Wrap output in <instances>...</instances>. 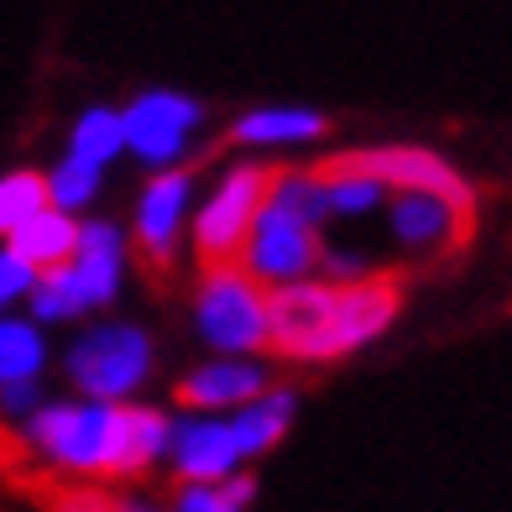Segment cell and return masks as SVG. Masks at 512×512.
<instances>
[{
	"mask_svg": "<svg viewBox=\"0 0 512 512\" xmlns=\"http://www.w3.org/2000/svg\"><path fill=\"white\" fill-rule=\"evenodd\" d=\"M173 424L157 408L136 403H53L32 418V445L48 455L58 471L74 476H142L147 465L168 450Z\"/></svg>",
	"mask_w": 512,
	"mask_h": 512,
	"instance_id": "6da1fadb",
	"label": "cell"
},
{
	"mask_svg": "<svg viewBox=\"0 0 512 512\" xmlns=\"http://www.w3.org/2000/svg\"><path fill=\"white\" fill-rule=\"evenodd\" d=\"M277 178H283L277 162H251V168H230L225 173V183L209 194V204L199 209V220H194L199 277L204 272H225V267H246V246H251L256 215L267 209Z\"/></svg>",
	"mask_w": 512,
	"mask_h": 512,
	"instance_id": "7a4b0ae2",
	"label": "cell"
},
{
	"mask_svg": "<svg viewBox=\"0 0 512 512\" xmlns=\"http://www.w3.org/2000/svg\"><path fill=\"white\" fill-rule=\"evenodd\" d=\"M314 178H340V173H366L387 183V189H424V194H439L450 199L455 209L476 215V189L465 183L445 157H434L424 147H356V152H335L309 168Z\"/></svg>",
	"mask_w": 512,
	"mask_h": 512,
	"instance_id": "3957f363",
	"label": "cell"
},
{
	"mask_svg": "<svg viewBox=\"0 0 512 512\" xmlns=\"http://www.w3.org/2000/svg\"><path fill=\"white\" fill-rule=\"evenodd\" d=\"M267 283L246 267L204 272L199 283V330L220 351H267Z\"/></svg>",
	"mask_w": 512,
	"mask_h": 512,
	"instance_id": "277c9868",
	"label": "cell"
},
{
	"mask_svg": "<svg viewBox=\"0 0 512 512\" xmlns=\"http://www.w3.org/2000/svg\"><path fill=\"white\" fill-rule=\"evenodd\" d=\"M68 377L89 398H126L152 377V340L136 324H100L74 345Z\"/></svg>",
	"mask_w": 512,
	"mask_h": 512,
	"instance_id": "5b68a950",
	"label": "cell"
},
{
	"mask_svg": "<svg viewBox=\"0 0 512 512\" xmlns=\"http://www.w3.org/2000/svg\"><path fill=\"white\" fill-rule=\"evenodd\" d=\"M324 262V241L319 225L304 220L298 209H288L283 199H267V209L256 215L251 246H246V272H256L267 288L293 283V277H309Z\"/></svg>",
	"mask_w": 512,
	"mask_h": 512,
	"instance_id": "8992f818",
	"label": "cell"
},
{
	"mask_svg": "<svg viewBox=\"0 0 512 512\" xmlns=\"http://www.w3.org/2000/svg\"><path fill=\"white\" fill-rule=\"evenodd\" d=\"M183 204H189V173L183 168L152 178L142 204H136V256H142V272L152 288L173 283V241H178Z\"/></svg>",
	"mask_w": 512,
	"mask_h": 512,
	"instance_id": "52a82bcc",
	"label": "cell"
},
{
	"mask_svg": "<svg viewBox=\"0 0 512 512\" xmlns=\"http://www.w3.org/2000/svg\"><path fill=\"white\" fill-rule=\"evenodd\" d=\"M392 236L408 251H439L455 256L471 246L476 236V215L455 209L450 199L424 194V189H392Z\"/></svg>",
	"mask_w": 512,
	"mask_h": 512,
	"instance_id": "ba28073f",
	"label": "cell"
},
{
	"mask_svg": "<svg viewBox=\"0 0 512 512\" xmlns=\"http://www.w3.org/2000/svg\"><path fill=\"white\" fill-rule=\"evenodd\" d=\"M199 115L204 110L194 100L152 89V95H142L126 110V147L142 162H173L183 152V142H189V131L199 126Z\"/></svg>",
	"mask_w": 512,
	"mask_h": 512,
	"instance_id": "9c48e42d",
	"label": "cell"
},
{
	"mask_svg": "<svg viewBox=\"0 0 512 512\" xmlns=\"http://www.w3.org/2000/svg\"><path fill=\"white\" fill-rule=\"evenodd\" d=\"M267 387L272 382L256 361H209L173 387V403L178 408H230V403L246 408L251 398H262Z\"/></svg>",
	"mask_w": 512,
	"mask_h": 512,
	"instance_id": "30bf717a",
	"label": "cell"
},
{
	"mask_svg": "<svg viewBox=\"0 0 512 512\" xmlns=\"http://www.w3.org/2000/svg\"><path fill=\"white\" fill-rule=\"evenodd\" d=\"M173 460L183 481H225L241 460L236 429L215 424V418H199V424H183L173 434Z\"/></svg>",
	"mask_w": 512,
	"mask_h": 512,
	"instance_id": "8fae6325",
	"label": "cell"
},
{
	"mask_svg": "<svg viewBox=\"0 0 512 512\" xmlns=\"http://www.w3.org/2000/svg\"><path fill=\"white\" fill-rule=\"evenodd\" d=\"M6 246L27 262L32 272H48V267H63V262H74V246H79V225L63 215L58 204H48V209H37L32 220H21L11 236H6Z\"/></svg>",
	"mask_w": 512,
	"mask_h": 512,
	"instance_id": "7c38bea8",
	"label": "cell"
},
{
	"mask_svg": "<svg viewBox=\"0 0 512 512\" xmlns=\"http://www.w3.org/2000/svg\"><path fill=\"white\" fill-rule=\"evenodd\" d=\"M121 262H126V246H121V230L115 225H84L79 230L74 272L89 293V304H110L115 298V288H121Z\"/></svg>",
	"mask_w": 512,
	"mask_h": 512,
	"instance_id": "4fadbf2b",
	"label": "cell"
},
{
	"mask_svg": "<svg viewBox=\"0 0 512 512\" xmlns=\"http://www.w3.org/2000/svg\"><path fill=\"white\" fill-rule=\"evenodd\" d=\"M324 131H330V121L314 110H251L230 126L225 142H314Z\"/></svg>",
	"mask_w": 512,
	"mask_h": 512,
	"instance_id": "5bb4252c",
	"label": "cell"
},
{
	"mask_svg": "<svg viewBox=\"0 0 512 512\" xmlns=\"http://www.w3.org/2000/svg\"><path fill=\"white\" fill-rule=\"evenodd\" d=\"M288 418H293V392H283V387H267L262 398H251L246 403V413L236 418V445H241V455H267L277 439H283V429H288Z\"/></svg>",
	"mask_w": 512,
	"mask_h": 512,
	"instance_id": "9a60e30c",
	"label": "cell"
},
{
	"mask_svg": "<svg viewBox=\"0 0 512 512\" xmlns=\"http://www.w3.org/2000/svg\"><path fill=\"white\" fill-rule=\"evenodd\" d=\"M256 497V481L230 471L225 481H173V512H241Z\"/></svg>",
	"mask_w": 512,
	"mask_h": 512,
	"instance_id": "2e32d148",
	"label": "cell"
},
{
	"mask_svg": "<svg viewBox=\"0 0 512 512\" xmlns=\"http://www.w3.org/2000/svg\"><path fill=\"white\" fill-rule=\"evenodd\" d=\"M32 309H37V319H74V314L89 309V293H84V283H79L74 262L37 272V283H32Z\"/></svg>",
	"mask_w": 512,
	"mask_h": 512,
	"instance_id": "e0dca14e",
	"label": "cell"
},
{
	"mask_svg": "<svg viewBox=\"0 0 512 512\" xmlns=\"http://www.w3.org/2000/svg\"><path fill=\"white\" fill-rule=\"evenodd\" d=\"M42 335L32 330V324H16V319H0V387L6 382H27L37 377L42 366Z\"/></svg>",
	"mask_w": 512,
	"mask_h": 512,
	"instance_id": "ac0fdd59",
	"label": "cell"
},
{
	"mask_svg": "<svg viewBox=\"0 0 512 512\" xmlns=\"http://www.w3.org/2000/svg\"><path fill=\"white\" fill-rule=\"evenodd\" d=\"M53 194H48V178L42 173H11L0 178V236H11L21 220H32L37 209H48Z\"/></svg>",
	"mask_w": 512,
	"mask_h": 512,
	"instance_id": "d6986e66",
	"label": "cell"
},
{
	"mask_svg": "<svg viewBox=\"0 0 512 512\" xmlns=\"http://www.w3.org/2000/svg\"><path fill=\"white\" fill-rule=\"evenodd\" d=\"M126 147V115L115 110H84V121L74 126V152L89 157V162H105Z\"/></svg>",
	"mask_w": 512,
	"mask_h": 512,
	"instance_id": "ffe728a7",
	"label": "cell"
},
{
	"mask_svg": "<svg viewBox=\"0 0 512 512\" xmlns=\"http://www.w3.org/2000/svg\"><path fill=\"white\" fill-rule=\"evenodd\" d=\"M95 189H100V162H89V157H68L63 168H53V178H48V194H53V204L58 209H79V204H89L95 199Z\"/></svg>",
	"mask_w": 512,
	"mask_h": 512,
	"instance_id": "44dd1931",
	"label": "cell"
},
{
	"mask_svg": "<svg viewBox=\"0 0 512 512\" xmlns=\"http://www.w3.org/2000/svg\"><path fill=\"white\" fill-rule=\"evenodd\" d=\"M42 512H121V502H115L110 492H95V486H53V481H42L32 486Z\"/></svg>",
	"mask_w": 512,
	"mask_h": 512,
	"instance_id": "7402d4cb",
	"label": "cell"
},
{
	"mask_svg": "<svg viewBox=\"0 0 512 512\" xmlns=\"http://www.w3.org/2000/svg\"><path fill=\"white\" fill-rule=\"evenodd\" d=\"M32 283H37V272L21 262V256L6 246L0 251V304H11L16 293H32Z\"/></svg>",
	"mask_w": 512,
	"mask_h": 512,
	"instance_id": "603a6c76",
	"label": "cell"
},
{
	"mask_svg": "<svg viewBox=\"0 0 512 512\" xmlns=\"http://www.w3.org/2000/svg\"><path fill=\"white\" fill-rule=\"evenodd\" d=\"M27 439H21V434H11V429H0V471H27Z\"/></svg>",
	"mask_w": 512,
	"mask_h": 512,
	"instance_id": "cb8c5ba5",
	"label": "cell"
},
{
	"mask_svg": "<svg viewBox=\"0 0 512 512\" xmlns=\"http://www.w3.org/2000/svg\"><path fill=\"white\" fill-rule=\"evenodd\" d=\"M121 512H147V507H121Z\"/></svg>",
	"mask_w": 512,
	"mask_h": 512,
	"instance_id": "d4e9b609",
	"label": "cell"
}]
</instances>
